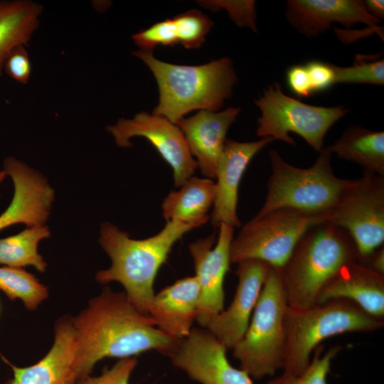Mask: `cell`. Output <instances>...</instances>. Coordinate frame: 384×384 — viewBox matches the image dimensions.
<instances>
[{
	"label": "cell",
	"mask_w": 384,
	"mask_h": 384,
	"mask_svg": "<svg viewBox=\"0 0 384 384\" xmlns=\"http://www.w3.org/2000/svg\"><path fill=\"white\" fill-rule=\"evenodd\" d=\"M80 381L105 358L132 357L148 351L169 356L178 340L160 331L149 314L141 313L125 292L106 287L73 317Z\"/></svg>",
	"instance_id": "cell-1"
},
{
	"label": "cell",
	"mask_w": 384,
	"mask_h": 384,
	"mask_svg": "<svg viewBox=\"0 0 384 384\" xmlns=\"http://www.w3.org/2000/svg\"><path fill=\"white\" fill-rule=\"evenodd\" d=\"M227 348L207 329L193 328L178 340L168 357L172 364L200 384H253L249 375L234 368Z\"/></svg>",
	"instance_id": "cell-13"
},
{
	"label": "cell",
	"mask_w": 384,
	"mask_h": 384,
	"mask_svg": "<svg viewBox=\"0 0 384 384\" xmlns=\"http://www.w3.org/2000/svg\"><path fill=\"white\" fill-rule=\"evenodd\" d=\"M77 343L73 317H60L55 324L54 342L50 350L38 363L17 367L4 357L13 371L5 384H78L75 369Z\"/></svg>",
	"instance_id": "cell-18"
},
{
	"label": "cell",
	"mask_w": 384,
	"mask_h": 384,
	"mask_svg": "<svg viewBox=\"0 0 384 384\" xmlns=\"http://www.w3.org/2000/svg\"><path fill=\"white\" fill-rule=\"evenodd\" d=\"M376 272L384 274V248L379 247L368 257L366 262Z\"/></svg>",
	"instance_id": "cell-37"
},
{
	"label": "cell",
	"mask_w": 384,
	"mask_h": 384,
	"mask_svg": "<svg viewBox=\"0 0 384 384\" xmlns=\"http://www.w3.org/2000/svg\"><path fill=\"white\" fill-rule=\"evenodd\" d=\"M287 308L282 270L270 266L247 331L232 349L250 378L261 379L282 369Z\"/></svg>",
	"instance_id": "cell-7"
},
{
	"label": "cell",
	"mask_w": 384,
	"mask_h": 384,
	"mask_svg": "<svg viewBox=\"0 0 384 384\" xmlns=\"http://www.w3.org/2000/svg\"><path fill=\"white\" fill-rule=\"evenodd\" d=\"M288 22L301 34L311 38L324 33L334 23L346 28L356 23L381 29V21L370 16L363 1L358 0H289L285 9Z\"/></svg>",
	"instance_id": "cell-17"
},
{
	"label": "cell",
	"mask_w": 384,
	"mask_h": 384,
	"mask_svg": "<svg viewBox=\"0 0 384 384\" xmlns=\"http://www.w3.org/2000/svg\"><path fill=\"white\" fill-rule=\"evenodd\" d=\"M4 70L19 83L26 84L31 73L30 59L25 46L14 48L6 58Z\"/></svg>",
	"instance_id": "cell-33"
},
{
	"label": "cell",
	"mask_w": 384,
	"mask_h": 384,
	"mask_svg": "<svg viewBox=\"0 0 384 384\" xmlns=\"http://www.w3.org/2000/svg\"><path fill=\"white\" fill-rule=\"evenodd\" d=\"M132 38L140 50L147 51H152L158 45L174 46L178 43L173 19L157 22L134 33Z\"/></svg>",
	"instance_id": "cell-30"
},
{
	"label": "cell",
	"mask_w": 384,
	"mask_h": 384,
	"mask_svg": "<svg viewBox=\"0 0 384 384\" xmlns=\"http://www.w3.org/2000/svg\"><path fill=\"white\" fill-rule=\"evenodd\" d=\"M107 130L121 147L131 146L133 137H143L149 141L171 166L176 188H180L198 169L183 132L165 117L143 111L132 119H119Z\"/></svg>",
	"instance_id": "cell-11"
},
{
	"label": "cell",
	"mask_w": 384,
	"mask_h": 384,
	"mask_svg": "<svg viewBox=\"0 0 384 384\" xmlns=\"http://www.w3.org/2000/svg\"><path fill=\"white\" fill-rule=\"evenodd\" d=\"M50 235L49 228L43 225L0 239V264L18 268L33 266L38 272H44L47 264L38 252V245L41 240Z\"/></svg>",
	"instance_id": "cell-25"
},
{
	"label": "cell",
	"mask_w": 384,
	"mask_h": 384,
	"mask_svg": "<svg viewBox=\"0 0 384 384\" xmlns=\"http://www.w3.org/2000/svg\"><path fill=\"white\" fill-rule=\"evenodd\" d=\"M42 11V5L30 0L0 1V76L11 50L28 44Z\"/></svg>",
	"instance_id": "cell-23"
},
{
	"label": "cell",
	"mask_w": 384,
	"mask_h": 384,
	"mask_svg": "<svg viewBox=\"0 0 384 384\" xmlns=\"http://www.w3.org/2000/svg\"><path fill=\"white\" fill-rule=\"evenodd\" d=\"M198 302L196 278L186 277L154 294L148 314L160 331L178 341L191 333Z\"/></svg>",
	"instance_id": "cell-21"
},
{
	"label": "cell",
	"mask_w": 384,
	"mask_h": 384,
	"mask_svg": "<svg viewBox=\"0 0 384 384\" xmlns=\"http://www.w3.org/2000/svg\"><path fill=\"white\" fill-rule=\"evenodd\" d=\"M287 82L289 88L298 97H308L314 94L305 65L291 66L287 72Z\"/></svg>",
	"instance_id": "cell-35"
},
{
	"label": "cell",
	"mask_w": 384,
	"mask_h": 384,
	"mask_svg": "<svg viewBox=\"0 0 384 384\" xmlns=\"http://www.w3.org/2000/svg\"><path fill=\"white\" fill-rule=\"evenodd\" d=\"M133 55L149 67L156 80L159 101L152 114L175 124L193 110L218 111L232 96L238 80L229 58L201 65H179L156 59L152 51L139 50Z\"/></svg>",
	"instance_id": "cell-3"
},
{
	"label": "cell",
	"mask_w": 384,
	"mask_h": 384,
	"mask_svg": "<svg viewBox=\"0 0 384 384\" xmlns=\"http://www.w3.org/2000/svg\"><path fill=\"white\" fill-rule=\"evenodd\" d=\"M346 299L373 316H384V274L366 262L353 261L344 265L320 291L316 304Z\"/></svg>",
	"instance_id": "cell-20"
},
{
	"label": "cell",
	"mask_w": 384,
	"mask_h": 384,
	"mask_svg": "<svg viewBox=\"0 0 384 384\" xmlns=\"http://www.w3.org/2000/svg\"><path fill=\"white\" fill-rule=\"evenodd\" d=\"M274 141L272 137H263L250 142L226 139L215 176V196L210 215L214 227L223 223L233 228L240 226L237 206L242 176L252 159Z\"/></svg>",
	"instance_id": "cell-16"
},
{
	"label": "cell",
	"mask_w": 384,
	"mask_h": 384,
	"mask_svg": "<svg viewBox=\"0 0 384 384\" xmlns=\"http://www.w3.org/2000/svg\"><path fill=\"white\" fill-rule=\"evenodd\" d=\"M196 227L178 220L166 221L157 234L135 240L117 226L101 225L99 243L111 259V266L97 272L95 279L105 284L118 282L131 302L142 314H149L154 297V284L174 245Z\"/></svg>",
	"instance_id": "cell-2"
},
{
	"label": "cell",
	"mask_w": 384,
	"mask_h": 384,
	"mask_svg": "<svg viewBox=\"0 0 384 384\" xmlns=\"http://www.w3.org/2000/svg\"><path fill=\"white\" fill-rule=\"evenodd\" d=\"M6 176V173L4 170L0 171V184L3 181V180L5 178ZM1 198V195H0Z\"/></svg>",
	"instance_id": "cell-38"
},
{
	"label": "cell",
	"mask_w": 384,
	"mask_h": 384,
	"mask_svg": "<svg viewBox=\"0 0 384 384\" xmlns=\"http://www.w3.org/2000/svg\"><path fill=\"white\" fill-rule=\"evenodd\" d=\"M321 348L319 346L316 348L314 358L300 374L292 375L282 373L265 384H327L326 378L331 370L332 360L341 347H332L321 356Z\"/></svg>",
	"instance_id": "cell-29"
},
{
	"label": "cell",
	"mask_w": 384,
	"mask_h": 384,
	"mask_svg": "<svg viewBox=\"0 0 384 384\" xmlns=\"http://www.w3.org/2000/svg\"><path fill=\"white\" fill-rule=\"evenodd\" d=\"M332 155L329 146L324 147L314 164L304 169L287 163L277 151L271 149L269 157L272 173L267 193L256 215L282 208L314 214H324L332 210L356 181L334 174Z\"/></svg>",
	"instance_id": "cell-5"
},
{
	"label": "cell",
	"mask_w": 384,
	"mask_h": 384,
	"mask_svg": "<svg viewBox=\"0 0 384 384\" xmlns=\"http://www.w3.org/2000/svg\"><path fill=\"white\" fill-rule=\"evenodd\" d=\"M341 159L360 165L364 172L384 176V132L351 125L329 146Z\"/></svg>",
	"instance_id": "cell-24"
},
{
	"label": "cell",
	"mask_w": 384,
	"mask_h": 384,
	"mask_svg": "<svg viewBox=\"0 0 384 384\" xmlns=\"http://www.w3.org/2000/svg\"><path fill=\"white\" fill-rule=\"evenodd\" d=\"M238 265V283L234 298L206 328L227 349H233L245 335L270 267L257 260Z\"/></svg>",
	"instance_id": "cell-15"
},
{
	"label": "cell",
	"mask_w": 384,
	"mask_h": 384,
	"mask_svg": "<svg viewBox=\"0 0 384 384\" xmlns=\"http://www.w3.org/2000/svg\"><path fill=\"white\" fill-rule=\"evenodd\" d=\"M327 219L328 213L314 214L291 208L255 215L233 237L230 262L257 260L282 269L306 231Z\"/></svg>",
	"instance_id": "cell-8"
},
{
	"label": "cell",
	"mask_w": 384,
	"mask_h": 384,
	"mask_svg": "<svg viewBox=\"0 0 384 384\" xmlns=\"http://www.w3.org/2000/svg\"><path fill=\"white\" fill-rule=\"evenodd\" d=\"M362 261L350 235L331 223L316 224L302 236L281 269L289 307L316 304L324 285L346 264Z\"/></svg>",
	"instance_id": "cell-4"
},
{
	"label": "cell",
	"mask_w": 384,
	"mask_h": 384,
	"mask_svg": "<svg viewBox=\"0 0 384 384\" xmlns=\"http://www.w3.org/2000/svg\"><path fill=\"white\" fill-rule=\"evenodd\" d=\"M365 8L368 13L379 21L384 18V1L383 0L363 1Z\"/></svg>",
	"instance_id": "cell-36"
},
{
	"label": "cell",
	"mask_w": 384,
	"mask_h": 384,
	"mask_svg": "<svg viewBox=\"0 0 384 384\" xmlns=\"http://www.w3.org/2000/svg\"><path fill=\"white\" fill-rule=\"evenodd\" d=\"M335 84H384V60L375 55H356L352 65L339 67L332 64Z\"/></svg>",
	"instance_id": "cell-27"
},
{
	"label": "cell",
	"mask_w": 384,
	"mask_h": 384,
	"mask_svg": "<svg viewBox=\"0 0 384 384\" xmlns=\"http://www.w3.org/2000/svg\"><path fill=\"white\" fill-rule=\"evenodd\" d=\"M203 6H210L212 9L225 8L233 21L240 26H247L257 32L254 1H203Z\"/></svg>",
	"instance_id": "cell-32"
},
{
	"label": "cell",
	"mask_w": 384,
	"mask_h": 384,
	"mask_svg": "<svg viewBox=\"0 0 384 384\" xmlns=\"http://www.w3.org/2000/svg\"><path fill=\"white\" fill-rule=\"evenodd\" d=\"M304 65L314 94L326 90L335 84V73L331 63L311 60Z\"/></svg>",
	"instance_id": "cell-34"
},
{
	"label": "cell",
	"mask_w": 384,
	"mask_h": 384,
	"mask_svg": "<svg viewBox=\"0 0 384 384\" xmlns=\"http://www.w3.org/2000/svg\"><path fill=\"white\" fill-rule=\"evenodd\" d=\"M178 43L187 49H196L205 42L213 22L201 11L191 9L172 18Z\"/></svg>",
	"instance_id": "cell-28"
},
{
	"label": "cell",
	"mask_w": 384,
	"mask_h": 384,
	"mask_svg": "<svg viewBox=\"0 0 384 384\" xmlns=\"http://www.w3.org/2000/svg\"><path fill=\"white\" fill-rule=\"evenodd\" d=\"M240 112V107H233L221 112L202 110L176 124L183 134L198 169L206 178H215L227 132Z\"/></svg>",
	"instance_id": "cell-19"
},
{
	"label": "cell",
	"mask_w": 384,
	"mask_h": 384,
	"mask_svg": "<svg viewBox=\"0 0 384 384\" xmlns=\"http://www.w3.org/2000/svg\"><path fill=\"white\" fill-rule=\"evenodd\" d=\"M137 365L134 357L120 358L110 368L105 369L96 377L87 376L78 384H130V376Z\"/></svg>",
	"instance_id": "cell-31"
},
{
	"label": "cell",
	"mask_w": 384,
	"mask_h": 384,
	"mask_svg": "<svg viewBox=\"0 0 384 384\" xmlns=\"http://www.w3.org/2000/svg\"><path fill=\"white\" fill-rule=\"evenodd\" d=\"M4 170L14 183L12 201L0 215V230L16 223L43 225L55 198L53 189L38 171L14 157L4 161Z\"/></svg>",
	"instance_id": "cell-14"
},
{
	"label": "cell",
	"mask_w": 384,
	"mask_h": 384,
	"mask_svg": "<svg viewBox=\"0 0 384 384\" xmlns=\"http://www.w3.org/2000/svg\"><path fill=\"white\" fill-rule=\"evenodd\" d=\"M383 319L366 313L355 303L333 299L306 309L287 308L283 373L297 375L310 363L314 349L324 339L346 332L381 329Z\"/></svg>",
	"instance_id": "cell-6"
},
{
	"label": "cell",
	"mask_w": 384,
	"mask_h": 384,
	"mask_svg": "<svg viewBox=\"0 0 384 384\" xmlns=\"http://www.w3.org/2000/svg\"><path fill=\"white\" fill-rule=\"evenodd\" d=\"M351 236L363 262L384 242V176L364 172L328 213Z\"/></svg>",
	"instance_id": "cell-10"
},
{
	"label": "cell",
	"mask_w": 384,
	"mask_h": 384,
	"mask_svg": "<svg viewBox=\"0 0 384 384\" xmlns=\"http://www.w3.org/2000/svg\"><path fill=\"white\" fill-rule=\"evenodd\" d=\"M233 231V227L223 223L219 226L216 242L215 235L211 234L188 245L199 287L196 321L204 329L224 310L223 282L231 263L230 250Z\"/></svg>",
	"instance_id": "cell-12"
},
{
	"label": "cell",
	"mask_w": 384,
	"mask_h": 384,
	"mask_svg": "<svg viewBox=\"0 0 384 384\" xmlns=\"http://www.w3.org/2000/svg\"><path fill=\"white\" fill-rule=\"evenodd\" d=\"M215 183L208 178L191 177L178 191L170 192L161 204L166 220H178L200 227L208 222L215 196Z\"/></svg>",
	"instance_id": "cell-22"
},
{
	"label": "cell",
	"mask_w": 384,
	"mask_h": 384,
	"mask_svg": "<svg viewBox=\"0 0 384 384\" xmlns=\"http://www.w3.org/2000/svg\"><path fill=\"white\" fill-rule=\"evenodd\" d=\"M255 104L261 112L256 132L258 137H272L295 146L296 142L289 135L294 132L319 153L324 147L329 129L349 111L343 105L324 107L304 103L285 95L278 82L265 89Z\"/></svg>",
	"instance_id": "cell-9"
},
{
	"label": "cell",
	"mask_w": 384,
	"mask_h": 384,
	"mask_svg": "<svg viewBox=\"0 0 384 384\" xmlns=\"http://www.w3.org/2000/svg\"><path fill=\"white\" fill-rule=\"evenodd\" d=\"M0 290L10 299H20L28 310H35L48 296V288L32 274L11 267H0Z\"/></svg>",
	"instance_id": "cell-26"
}]
</instances>
